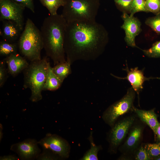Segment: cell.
Returning <instances> with one entry per match:
<instances>
[{
  "mask_svg": "<svg viewBox=\"0 0 160 160\" xmlns=\"http://www.w3.org/2000/svg\"><path fill=\"white\" fill-rule=\"evenodd\" d=\"M71 64L66 61L57 64L52 68L54 73L63 82L64 80L71 73Z\"/></svg>",
  "mask_w": 160,
  "mask_h": 160,
  "instance_id": "cell-18",
  "label": "cell"
},
{
  "mask_svg": "<svg viewBox=\"0 0 160 160\" xmlns=\"http://www.w3.org/2000/svg\"><path fill=\"white\" fill-rule=\"evenodd\" d=\"M133 159L135 160H152L145 146L142 143L135 152Z\"/></svg>",
  "mask_w": 160,
  "mask_h": 160,
  "instance_id": "cell-24",
  "label": "cell"
},
{
  "mask_svg": "<svg viewBox=\"0 0 160 160\" xmlns=\"http://www.w3.org/2000/svg\"><path fill=\"white\" fill-rule=\"evenodd\" d=\"M54 154H56L51 151L46 149H43V151L37 158L38 160H54L57 159Z\"/></svg>",
  "mask_w": 160,
  "mask_h": 160,
  "instance_id": "cell-29",
  "label": "cell"
},
{
  "mask_svg": "<svg viewBox=\"0 0 160 160\" xmlns=\"http://www.w3.org/2000/svg\"><path fill=\"white\" fill-rule=\"evenodd\" d=\"M49 63L47 57L30 62L28 66L23 71V87L29 89L31 92L30 100L37 102L42 99V92L46 81Z\"/></svg>",
  "mask_w": 160,
  "mask_h": 160,
  "instance_id": "cell-3",
  "label": "cell"
},
{
  "mask_svg": "<svg viewBox=\"0 0 160 160\" xmlns=\"http://www.w3.org/2000/svg\"><path fill=\"white\" fill-rule=\"evenodd\" d=\"M8 73L15 77L29 65L27 59L18 53L12 54L5 58Z\"/></svg>",
  "mask_w": 160,
  "mask_h": 160,
  "instance_id": "cell-14",
  "label": "cell"
},
{
  "mask_svg": "<svg viewBox=\"0 0 160 160\" xmlns=\"http://www.w3.org/2000/svg\"><path fill=\"white\" fill-rule=\"evenodd\" d=\"M137 118L134 112L116 122L111 127L108 137L109 150L110 152L113 153L117 152Z\"/></svg>",
  "mask_w": 160,
  "mask_h": 160,
  "instance_id": "cell-8",
  "label": "cell"
},
{
  "mask_svg": "<svg viewBox=\"0 0 160 160\" xmlns=\"http://www.w3.org/2000/svg\"><path fill=\"white\" fill-rule=\"evenodd\" d=\"M135 92L132 87L129 88L121 99L106 110L103 114L102 118L106 124L111 127L119 117L131 112H134Z\"/></svg>",
  "mask_w": 160,
  "mask_h": 160,
  "instance_id": "cell-6",
  "label": "cell"
},
{
  "mask_svg": "<svg viewBox=\"0 0 160 160\" xmlns=\"http://www.w3.org/2000/svg\"><path fill=\"white\" fill-rule=\"evenodd\" d=\"M38 144L36 139L28 138L12 144L10 149L17 153L21 160H34L36 159L41 153Z\"/></svg>",
  "mask_w": 160,
  "mask_h": 160,
  "instance_id": "cell-11",
  "label": "cell"
},
{
  "mask_svg": "<svg viewBox=\"0 0 160 160\" xmlns=\"http://www.w3.org/2000/svg\"><path fill=\"white\" fill-rule=\"evenodd\" d=\"M145 4L148 12L155 15L160 12V0H145Z\"/></svg>",
  "mask_w": 160,
  "mask_h": 160,
  "instance_id": "cell-27",
  "label": "cell"
},
{
  "mask_svg": "<svg viewBox=\"0 0 160 160\" xmlns=\"http://www.w3.org/2000/svg\"><path fill=\"white\" fill-rule=\"evenodd\" d=\"M63 82L55 75L52 68L49 65L43 90L54 91L58 89Z\"/></svg>",
  "mask_w": 160,
  "mask_h": 160,
  "instance_id": "cell-17",
  "label": "cell"
},
{
  "mask_svg": "<svg viewBox=\"0 0 160 160\" xmlns=\"http://www.w3.org/2000/svg\"><path fill=\"white\" fill-rule=\"evenodd\" d=\"M0 29L3 40L10 42H17L23 31L17 24L10 20H4Z\"/></svg>",
  "mask_w": 160,
  "mask_h": 160,
  "instance_id": "cell-13",
  "label": "cell"
},
{
  "mask_svg": "<svg viewBox=\"0 0 160 160\" xmlns=\"http://www.w3.org/2000/svg\"><path fill=\"white\" fill-rule=\"evenodd\" d=\"M61 14L67 23L95 21L100 7L99 0H65Z\"/></svg>",
  "mask_w": 160,
  "mask_h": 160,
  "instance_id": "cell-5",
  "label": "cell"
},
{
  "mask_svg": "<svg viewBox=\"0 0 160 160\" xmlns=\"http://www.w3.org/2000/svg\"><path fill=\"white\" fill-rule=\"evenodd\" d=\"M6 61L5 58L0 61V87L3 86L8 77L7 69L6 66Z\"/></svg>",
  "mask_w": 160,
  "mask_h": 160,
  "instance_id": "cell-28",
  "label": "cell"
},
{
  "mask_svg": "<svg viewBox=\"0 0 160 160\" xmlns=\"http://www.w3.org/2000/svg\"><path fill=\"white\" fill-rule=\"evenodd\" d=\"M23 5L25 7L29 9L33 13H35L34 0H13Z\"/></svg>",
  "mask_w": 160,
  "mask_h": 160,
  "instance_id": "cell-31",
  "label": "cell"
},
{
  "mask_svg": "<svg viewBox=\"0 0 160 160\" xmlns=\"http://www.w3.org/2000/svg\"><path fill=\"white\" fill-rule=\"evenodd\" d=\"M121 17L124 23L121 28L125 32L124 40L127 45L132 47H137L135 39L141 32V23L139 20L133 16L124 12Z\"/></svg>",
  "mask_w": 160,
  "mask_h": 160,
  "instance_id": "cell-12",
  "label": "cell"
},
{
  "mask_svg": "<svg viewBox=\"0 0 160 160\" xmlns=\"http://www.w3.org/2000/svg\"><path fill=\"white\" fill-rule=\"evenodd\" d=\"M125 70L127 72V76L120 79L127 80L131 84L133 89L138 94L143 89L144 82L151 78L145 77L143 71L138 70L137 67L131 68L130 70L127 67Z\"/></svg>",
  "mask_w": 160,
  "mask_h": 160,
  "instance_id": "cell-15",
  "label": "cell"
},
{
  "mask_svg": "<svg viewBox=\"0 0 160 160\" xmlns=\"http://www.w3.org/2000/svg\"><path fill=\"white\" fill-rule=\"evenodd\" d=\"M132 0H117L115 1L116 4L124 10L129 12Z\"/></svg>",
  "mask_w": 160,
  "mask_h": 160,
  "instance_id": "cell-30",
  "label": "cell"
},
{
  "mask_svg": "<svg viewBox=\"0 0 160 160\" xmlns=\"http://www.w3.org/2000/svg\"><path fill=\"white\" fill-rule=\"evenodd\" d=\"M92 135L89 137V140L91 147L89 150L85 153L82 160H98L97 154L100 149V147L96 146L94 143Z\"/></svg>",
  "mask_w": 160,
  "mask_h": 160,
  "instance_id": "cell-22",
  "label": "cell"
},
{
  "mask_svg": "<svg viewBox=\"0 0 160 160\" xmlns=\"http://www.w3.org/2000/svg\"><path fill=\"white\" fill-rule=\"evenodd\" d=\"M109 40L104 26L96 21L67 23L64 47L66 61L94 60L103 52Z\"/></svg>",
  "mask_w": 160,
  "mask_h": 160,
  "instance_id": "cell-1",
  "label": "cell"
},
{
  "mask_svg": "<svg viewBox=\"0 0 160 160\" xmlns=\"http://www.w3.org/2000/svg\"><path fill=\"white\" fill-rule=\"evenodd\" d=\"M67 23L61 14L50 15L44 19L41 28L43 48L54 65L66 61L64 43Z\"/></svg>",
  "mask_w": 160,
  "mask_h": 160,
  "instance_id": "cell-2",
  "label": "cell"
},
{
  "mask_svg": "<svg viewBox=\"0 0 160 160\" xmlns=\"http://www.w3.org/2000/svg\"><path fill=\"white\" fill-rule=\"evenodd\" d=\"M142 51L144 54L148 57L160 58V41L154 43L149 49Z\"/></svg>",
  "mask_w": 160,
  "mask_h": 160,
  "instance_id": "cell-26",
  "label": "cell"
},
{
  "mask_svg": "<svg viewBox=\"0 0 160 160\" xmlns=\"http://www.w3.org/2000/svg\"><path fill=\"white\" fill-rule=\"evenodd\" d=\"M155 160H160V156L156 158Z\"/></svg>",
  "mask_w": 160,
  "mask_h": 160,
  "instance_id": "cell-35",
  "label": "cell"
},
{
  "mask_svg": "<svg viewBox=\"0 0 160 160\" xmlns=\"http://www.w3.org/2000/svg\"><path fill=\"white\" fill-rule=\"evenodd\" d=\"M145 148L152 160H155L160 156V142L144 143Z\"/></svg>",
  "mask_w": 160,
  "mask_h": 160,
  "instance_id": "cell-21",
  "label": "cell"
},
{
  "mask_svg": "<svg viewBox=\"0 0 160 160\" xmlns=\"http://www.w3.org/2000/svg\"><path fill=\"white\" fill-rule=\"evenodd\" d=\"M17 42H10L2 40L0 42L1 56L7 57L12 54L17 53Z\"/></svg>",
  "mask_w": 160,
  "mask_h": 160,
  "instance_id": "cell-19",
  "label": "cell"
},
{
  "mask_svg": "<svg viewBox=\"0 0 160 160\" xmlns=\"http://www.w3.org/2000/svg\"><path fill=\"white\" fill-rule=\"evenodd\" d=\"M38 143L43 149L49 150L62 158L69 156V145L65 139L58 135L48 133Z\"/></svg>",
  "mask_w": 160,
  "mask_h": 160,
  "instance_id": "cell-10",
  "label": "cell"
},
{
  "mask_svg": "<svg viewBox=\"0 0 160 160\" xmlns=\"http://www.w3.org/2000/svg\"><path fill=\"white\" fill-rule=\"evenodd\" d=\"M42 4L47 8L51 15L57 14L59 8L63 7L66 3L65 0H40Z\"/></svg>",
  "mask_w": 160,
  "mask_h": 160,
  "instance_id": "cell-20",
  "label": "cell"
},
{
  "mask_svg": "<svg viewBox=\"0 0 160 160\" xmlns=\"http://www.w3.org/2000/svg\"><path fill=\"white\" fill-rule=\"evenodd\" d=\"M25 7L13 0H0V20H12L23 31L24 25V11Z\"/></svg>",
  "mask_w": 160,
  "mask_h": 160,
  "instance_id": "cell-9",
  "label": "cell"
},
{
  "mask_svg": "<svg viewBox=\"0 0 160 160\" xmlns=\"http://www.w3.org/2000/svg\"><path fill=\"white\" fill-rule=\"evenodd\" d=\"M154 136L155 141L160 142V123L156 129Z\"/></svg>",
  "mask_w": 160,
  "mask_h": 160,
  "instance_id": "cell-33",
  "label": "cell"
},
{
  "mask_svg": "<svg viewBox=\"0 0 160 160\" xmlns=\"http://www.w3.org/2000/svg\"><path fill=\"white\" fill-rule=\"evenodd\" d=\"M139 12H148L147 9L145 0H132L129 13L131 16H133L135 14Z\"/></svg>",
  "mask_w": 160,
  "mask_h": 160,
  "instance_id": "cell-23",
  "label": "cell"
},
{
  "mask_svg": "<svg viewBox=\"0 0 160 160\" xmlns=\"http://www.w3.org/2000/svg\"><path fill=\"white\" fill-rule=\"evenodd\" d=\"M19 159V157L15 155H4L0 157V160H17Z\"/></svg>",
  "mask_w": 160,
  "mask_h": 160,
  "instance_id": "cell-32",
  "label": "cell"
},
{
  "mask_svg": "<svg viewBox=\"0 0 160 160\" xmlns=\"http://www.w3.org/2000/svg\"><path fill=\"white\" fill-rule=\"evenodd\" d=\"M145 23L156 32L160 34V12L154 17L147 18Z\"/></svg>",
  "mask_w": 160,
  "mask_h": 160,
  "instance_id": "cell-25",
  "label": "cell"
},
{
  "mask_svg": "<svg viewBox=\"0 0 160 160\" xmlns=\"http://www.w3.org/2000/svg\"><path fill=\"white\" fill-rule=\"evenodd\" d=\"M134 112L140 120L150 127L155 135L160 123L158 119V116L155 112V108L145 110L135 107Z\"/></svg>",
  "mask_w": 160,
  "mask_h": 160,
  "instance_id": "cell-16",
  "label": "cell"
},
{
  "mask_svg": "<svg viewBox=\"0 0 160 160\" xmlns=\"http://www.w3.org/2000/svg\"><path fill=\"white\" fill-rule=\"evenodd\" d=\"M117 0H114L115 1H117Z\"/></svg>",
  "mask_w": 160,
  "mask_h": 160,
  "instance_id": "cell-36",
  "label": "cell"
},
{
  "mask_svg": "<svg viewBox=\"0 0 160 160\" xmlns=\"http://www.w3.org/2000/svg\"><path fill=\"white\" fill-rule=\"evenodd\" d=\"M146 125L137 118L130 128L125 141L118 149L121 153L118 159L133 160L135 152L142 143Z\"/></svg>",
  "mask_w": 160,
  "mask_h": 160,
  "instance_id": "cell-7",
  "label": "cell"
},
{
  "mask_svg": "<svg viewBox=\"0 0 160 160\" xmlns=\"http://www.w3.org/2000/svg\"><path fill=\"white\" fill-rule=\"evenodd\" d=\"M19 52L30 62L41 59L43 48L40 30L32 21L28 18L22 32L17 41Z\"/></svg>",
  "mask_w": 160,
  "mask_h": 160,
  "instance_id": "cell-4",
  "label": "cell"
},
{
  "mask_svg": "<svg viewBox=\"0 0 160 160\" xmlns=\"http://www.w3.org/2000/svg\"><path fill=\"white\" fill-rule=\"evenodd\" d=\"M2 125L1 124H0V142L3 137L2 130L3 129Z\"/></svg>",
  "mask_w": 160,
  "mask_h": 160,
  "instance_id": "cell-34",
  "label": "cell"
}]
</instances>
